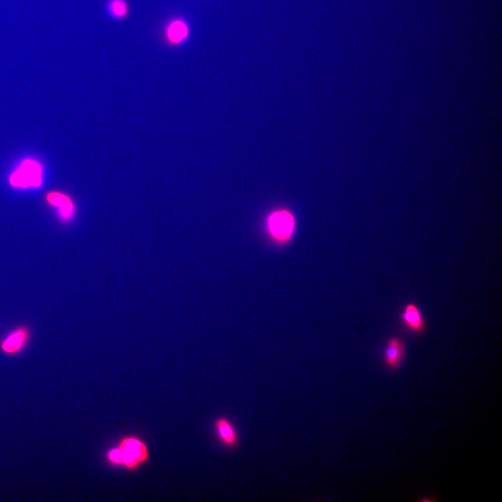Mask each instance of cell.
Returning a JSON list of instances; mask_svg holds the SVG:
<instances>
[{"mask_svg":"<svg viewBox=\"0 0 502 502\" xmlns=\"http://www.w3.org/2000/svg\"><path fill=\"white\" fill-rule=\"evenodd\" d=\"M44 169L35 158L24 159L10 174L9 185L17 189L38 188L43 182Z\"/></svg>","mask_w":502,"mask_h":502,"instance_id":"1","label":"cell"},{"mask_svg":"<svg viewBox=\"0 0 502 502\" xmlns=\"http://www.w3.org/2000/svg\"><path fill=\"white\" fill-rule=\"evenodd\" d=\"M118 448L121 455V466L129 470L138 469L149 459L146 444L136 436H128L122 438Z\"/></svg>","mask_w":502,"mask_h":502,"instance_id":"2","label":"cell"},{"mask_svg":"<svg viewBox=\"0 0 502 502\" xmlns=\"http://www.w3.org/2000/svg\"><path fill=\"white\" fill-rule=\"evenodd\" d=\"M266 227L272 239L278 243H285L290 240L294 232L295 220L289 211L277 210L268 215Z\"/></svg>","mask_w":502,"mask_h":502,"instance_id":"3","label":"cell"},{"mask_svg":"<svg viewBox=\"0 0 502 502\" xmlns=\"http://www.w3.org/2000/svg\"><path fill=\"white\" fill-rule=\"evenodd\" d=\"M46 202L55 208L59 219L63 223L70 222L75 215V205L72 198L67 194L52 190L45 195Z\"/></svg>","mask_w":502,"mask_h":502,"instance_id":"4","label":"cell"},{"mask_svg":"<svg viewBox=\"0 0 502 502\" xmlns=\"http://www.w3.org/2000/svg\"><path fill=\"white\" fill-rule=\"evenodd\" d=\"M214 428L218 439L224 447L234 449L238 446V434L229 418L225 416L217 418L214 422Z\"/></svg>","mask_w":502,"mask_h":502,"instance_id":"5","label":"cell"},{"mask_svg":"<svg viewBox=\"0 0 502 502\" xmlns=\"http://www.w3.org/2000/svg\"><path fill=\"white\" fill-rule=\"evenodd\" d=\"M400 320L409 331L416 335H420L425 330L426 324L424 317L414 303L406 304L401 313Z\"/></svg>","mask_w":502,"mask_h":502,"instance_id":"6","label":"cell"},{"mask_svg":"<svg viewBox=\"0 0 502 502\" xmlns=\"http://www.w3.org/2000/svg\"><path fill=\"white\" fill-rule=\"evenodd\" d=\"M405 350V343L402 337L397 336L390 337L383 350L385 365L390 370L399 368L403 361Z\"/></svg>","mask_w":502,"mask_h":502,"instance_id":"7","label":"cell"},{"mask_svg":"<svg viewBox=\"0 0 502 502\" xmlns=\"http://www.w3.org/2000/svg\"><path fill=\"white\" fill-rule=\"evenodd\" d=\"M190 29L183 18L171 20L165 29V38L169 45L177 46L183 44L189 38Z\"/></svg>","mask_w":502,"mask_h":502,"instance_id":"8","label":"cell"},{"mask_svg":"<svg viewBox=\"0 0 502 502\" xmlns=\"http://www.w3.org/2000/svg\"><path fill=\"white\" fill-rule=\"evenodd\" d=\"M29 337V330L24 326H20L11 331L2 340L1 350L7 355H15L20 352L26 346Z\"/></svg>","mask_w":502,"mask_h":502,"instance_id":"9","label":"cell"},{"mask_svg":"<svg viewBox=\"0 0 502 502\" xmlns=\"http://www.w3.org/2000/svg\"><path fill=\"white\" fill-rule=\"evenodd\" d=\"M105 8L108 16L116 20L126 18L129 13V6L126 0H108Z\"/></svg>","mask_w":502,"mask_h":502,"instance_id":"10","label":"cell"},{"mask_svg":"<svg viewBox=\"0 0 502 502\" xmlns=\"http://www.w3.org/2000/svg\"><path fill=\"white\" fill-rule=\"evenodd\" d=\"M107 460L113 465L121 466V455L117 447L110 449L106 454Z\"/></svg>","mask_w":502,"mask_h":502,"instance_id":"11","label":"cell"}]
</instances>
